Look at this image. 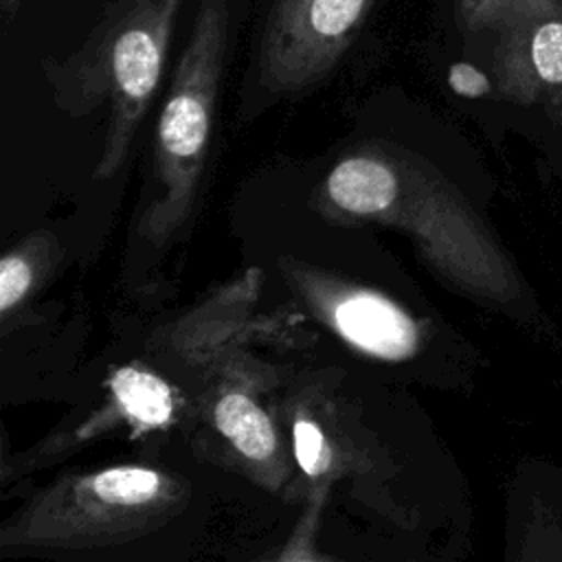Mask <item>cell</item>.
<instances>
[{
	"label": "cell",
	"instance_id": "obj_1",
	"mask_svg": "<svg viewBox=\"0 0 562 562\" xmlns=\"http://www.w3.org/2000/svg\"><path fill=\"white\" fill-rule=\"evenodd\" d=\"M182 0H110L81 44L64 57H44L50 101L70 116L108 110L94 178H112L160 83Z\"/></svg>",
	"mask_w": 562,
	"mask_h": 562
},
{
	"label": "cell",
	"instance_id": "obj_2",
	"mask_svg": "<svg viewBox=\"0 0 562 562\" xmlns=\"http://www.w3.org/2000/svg\"><path fill=\"white\" fill-rule=\"evenodd\" d=\"M316 206L336 222H369L411 237L441 272L479 277L487 246L454 187L419 154L371 140L347 151L323 178Z\"/></svg>",
	"mask_w": 562,
	"mask_h": 562
},
{
	"label": "cell",
	"instance_id": "obj_3",
	"mask_svg": "<svg viewBox=\"0 0 562 562\" xmlns=\"http://www.w3.org/2000/svg\"><path fill=\"white\" fill-rule=\"evenodd\" d=\"M187 483L147 465L68 474L37 492L0 529L4 555L103 547L143 536L187 505Z\"/></svg>",
	"mask_w": 562,
	"mask_h": 562
},
{
	"label": "cell",
	"instance_id": "obj_4",
	"mask_svg": "<svg viewBox=\"0 0 562 562\" xmlns=\"http://www.w3.org/2000/svg\"><path fill=\"white\" fill-rule=\"evenodd\" d=\"M228 2L202 0L154 134L156 191L143 217V231L154 244H165L193 213L228 57Z\"/></svg>",
	"mask_w": 562,
	"mask_h": 562
},
{
	"label": "cell",
	"instance_id": "obj_5",
	"mask_svg": "<svg viewBox=\"0 0 562 562\" xmlns=\"http://www.w3.org/2000/svg\"><path fill=\"white\" fill-rule=\"evenodd\" d=\"M375 0H272L257 46V77L274 94L323 81L362 31Z\"/></svg>",
	"mask_w": 562,
	"mask_h": 562
},
{
	"label": "cell",
	"instance_id": "obj_6",
	"mask_svg": "<svg viewBox=\"0 0 562 562\" xmlns=\"http://www.w3.org/2000/svg\"><path fill=\"white\" fill-rule=\"evenodd\" d=\"M281 266L314 314L347 345L393 362L417 351L419 323L386 294L347 283L301 261L283 259Z\"/></svg>",
	"mask_w": 562,
	"mask_h": 562
},
{
	"label": "cell",
	"instance_id": "obj_7",
	"mask_svg": "<svg viewBox=\"0 0 562 562\" xmlns=\"http://www.w3.org/2000/svg\"><path fill=\"white\" fill-rule=\"evenodd\" d=\"M496 90L531 105L562 90V0H512L492 24Z\"/></svg>",
	"mask_w": 562,
	"mask_h": 562
},
{
	"label": "cell",
	"instance_id": "obj_8",
	"mask_svg": "<svg viewBox=\"0 0 562 562\" xmlns=\"http://www.w3.org/2000/svg\"><path fill=\"white\" fill-rule=\"evenodd\" d=\"M211 430L255 481L279 490L290 476V457L274 417L246 378H224L206 400Z\"/></svg>",
	"mask_w": 562,
	"mask_h": 562
},
{
	"label": "cell",
	"instance_id": "obj_9",
	"mask_svg": "<svg viewBox=\"0 0 562 562\" xmlns=\"http://www.w3.org/2000/svg\"><path fill=\"white\" fill-rule=\"evenodd\" d=\"M108 386L110 395L123 408L127 426L136 432L165 428L173 422L176 393L154 371L127 364L112 373Z\"/></svg>",
	"mask_w": 562,
	"mask_h": 562
},
{
	"label": "cell",
	"instance_id": "obj_10",
	"mask_svg": "<svg viewBox=\"0 0 562 562\" xmlns=\"http://www.w3.org/2000/svg\"><path fill=\"white\" fill-rule=\"evenodd\" d=\"M50 250V237L37 233L18 248L9 250L0 261V312L9 316L33 290L40 263Z\"/></svg>",
	"mask_w": 562,
	"mask_h": 562
},
{
	"label": "cell",
	"instance_id": "obj_11",
	"mask_svg": "<svg viewBox=\"0 0 562 562\" xmlns=\"http://www.w3.org/2000/svg\"><path fill=\"white\" fill-rule=\"evenodd\" d=\"M290 432H292V448H294L292 452L303 474H307L318 483H325V476L334 472L336 452L323 426L307 413L296 411L292 413Z\"/></svg>",
	"mask_w": 562,
	"mask_h": 562
},
{
	"label": "cell",
	"instance_id": "obj_12",
	"mask_svg": "<svg viewBox=\"0 0 562 562\" xmlns=\"http://www.w3.org/2000/svg\"><path fill=\"white\" fill-rule=\"evenodd\" d=\"M323 498H325V483H321L318 490H314V498L310 501V507H307L301 525L296 527V533L292 536V540L288 542V547L283 549V553L279 555L277 562H331V560L314 553L312 544H310Z\"/></svg>",
	"mask_w": 562,
	"mask_h": 562
},
{
	"label": "cell",
	"instance_id": "obj_13",
	"mask_svg": "<svg viewBox=\"0 0 562 562\" xmlns=\"http://www.w3.org/2000/svg\"><path fill=\"white\" fill-rule=\"evenodd\" d=\"M512 0H457V20L465 33L492 29Z\"/></svg>",
	"mask_w": 562,
	"mask_h": 562
},
{
	"label": "cell",
	"instance_id": "obj_14",
	"mask_svg": "<svg viewBox=\"0 0 562 562\" xmlns=\"http://www.w3.org/2000/svg\"><path fill=\"white\" fill-rule=\"evenodd\" d=\"M448 83L457 94H463V97H481V94L490 92L487 77L481 70H476L474 66H468V64L450 66Z\"/></svg>",
	"mask_w": 562,
	"mask_h": 562
},
{
	"label": "cell",
	"instance_id": "obj_15",
	"mask_svg": "<svg viewBox=\"0 0 562 562\" xmlns=\"http://www.w3.org/2000/svg\"><path fill=\"white\" fill-rule=\"evenodd\" d=\"M20 4H22V0H0L2 13H4V18H7V20H9V18H13V15L18 13Z\"/></svg>",
	"mask_w": 562,
	"mask_h": 562
}]
</instances>
